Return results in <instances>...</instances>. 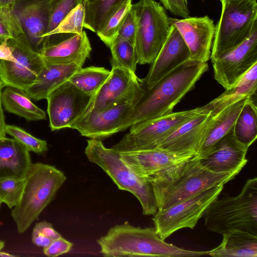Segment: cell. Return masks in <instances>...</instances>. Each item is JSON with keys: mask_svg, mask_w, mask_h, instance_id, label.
I'll use <instances>...</instances> for the list:
<instances>
[{"mask_svg": "<svg viewBox=\"0 0 257 257\" xmlns=\"http://www.w3.org/2000/svg\"><path fill=\"white\" fill-rule=\"evenodd\" d=\"M256 97L250 98L240 112L233 127L236 138L250 146L257 137Z\"/></svg>", "mask_w": 257, "mask_h": 257, "instance_id": "4dcf8cb0", "label": "cell"}, {"mask_svg": "<svg viewBox=\"0 0 257 257\" xmlns=\"http://www.w3.org/2000/svg\"><path fill=\"white\" fill-rule=\"evenodd\" d=\"M165 8L176 16L183 18L189 17L187 0H160Z\"/></svg>", "mask_w": 257, "mask_h": 257, "instance_id": "b9f144b4", "label": "cell"}, {"mask_svg": "<svg viewBox=\"0 0 257 257\" xmlns=\"http://www.w3.org/2000/svg\"><path fill=\"white\" fill-rule=\"evenodd\" d=\"M199 113V108H196L134 124L112 148L120 152L155 148L181 124Z\"/></svg>", "mask_w": 257, "mask_h": 257, "instance_id": "30bf717a", "label": "cell"}, {"mask_svg": "<svg viewBox=\"0 0 257 257\" xmlns=\"http://www.w3.org/2000/svg\"><path fill=\"white\" fill-rule=\"evenodd\" d=\"M8 40L5 39L0 44V60L15 62L16 59L8 44Z\"/></svg>", "mask_w": 257, "mask_h": 257, "instance_id": "7bdbcfd3", "label": "cell"}, {"mask_svg": "<svg viewBox=\"0 0 257 257\" xmlns=\"http://www.w3.org/2000/svg\"><path fill=\"white\" fill-rule=\"evenodd\" d=\"M1 204H1V203H0V208H1Z\"/></svg>", "mask_w": 257, "mask_h": 257, "instance_id": "681fc988", "label": "cell"}, {"mask_svg": "<svg viewBox=\"0 0 257 257\" xmlns=\"http://www.w3.org/2000/svg\"><path fill=\"white\" fill-rule=\"evenodd\" d=\"M61 236L51 223L43 221L37 223L33 228L32 241L35 245L44 248Z\"/></svg>", "mask_w": 257, "mask_h": 257, "instance_id": "74e56055", "label": "cell"}, {"mask_svg": "<svg viewBox=\"0 0 257 257\" xmlns=\"http://www.w3.org/2000/svg\"><path fill=\"white\" fill-rule=\"evenodd\" d=\"M109 48L112 68H121L136 73L138 59L134 44L125 40H115Z\"/></svg>", "mask_w": 257, "mask_h": 257, "instance_id": "d6a6232c", "label": "cell"}, {"mask_svg": "<svg viewBox=\"0 0 257 257\" xmlns=\"http://www.w3.org/2000/svg\"><path fill=\"white\" fill-rule=\"evenodd\" d=\"M31 99L24 91L13 86H5L2 91V103L6 111L29 121L46 119V112Z\"/></svg>", "mask_w": 257, "mask_h": 257, "instance_id": "83f0119b", "label": "cell"}, {"mask_svg": "<svg viewBox=\"0 0 257 257\" xmlns=\"http://www.w3.org/2000/svg\"><path fill=\"white\" fill-rule=\"evenodd\" d=\"M208 70L207 62L188 59L145 91L118 127V132L132 125L169 114Z\"/></svg>", "mask_w": 257, "mask_h": 257, "instance_id": "6da1fadb", "label": "cell"}, {"mask_svg": "<svg viewBox=\"0 0 257 257\" xmlns=\"http://www.w3.org/2000/svg\"><path fill=\"white\" fill-rule=\"evenodd\" d=\"M85 17L82 4L73 9L52 31L44 35V48L82 33Z\"/></svg>", "mask_w": 257, "mask_h": 257, "instance_id": "f546056e", "label": "cell"}, {"mask_svg": "<svg viewBox=\"0 0 257 257\" xmlns=\"http://www.w3.org/2000/svg\"><path fill=\"white\" fill-rule=\"evenodd\" d=\"M66 180L64 173L54 166L32 164L21 199L11 212L19 233H24L38 218Z\"/></svg>", "mask_w": 257, "mask_h": 257, "instance_id": "277c9868", "label": "cell"}, {"mask_svg": "<svg viewBox=\"0 0 257 257\" xmlns=\"http://www.w3.org/2000/svg\"><path fill=\"white\" fill-rule=\"evenodd\" d=\"M81 67L76 63L61 64L45 62L34 83L25 92L35 101L46 99L51 92L68 80Z\"/></svg>", "mask_w": 257, "mask_h": 257, "instance_id": "d4e9b609", "label": "cell"}, {"mask_svg": "<svg viewBox=\"0 0 257 257\" xmlns=\"http://www.w3.org/2000/svg\"><path fill=\"white\" fill-rule=\"evenodd\" d=\"M30 152L14 138H0V180L24 179L31 165Z\"/></svg>", "mask_w": 257, "mask_h": 257, "instance_id": "cb8c5ba5", "label": "cell"}, {"mask_svg": "<svg viewBox=\"0 0 257 257\" xmlns=\"http://www.w3.org/2000/svg\"><path fill=\"white\" fill-rule=\"evenodd\" d=\"M251 97H244L212 116L196 155L199 159H203L209 155L219 141L233 128L242 107Z\"/></svg>", "mask_w": 257, "mask_h": 257, "instance_id": "603a6c76", "label": "cell"}, {"mask_svg": "<svg viewBox=\"0 0 257 257\" xmlns=\"http://www.w3.org/2000/svg\"><path fill=\"white\" fill-rule=\"evenodd\" d=\"M72 243L62 236L53 240L47 246L43 248L44 253L48 256L55 257L69 252Z\"/></svg>", "mask_w": 257, "mask_h": 257, "instance_id": "60d3db41", "label": "cell"}, {"mask_svg": "<svg viewBox=\"0 0 257 257\" xmlns=\"http://www.w3.org/2000/svg\"><path fill=\"white\" fill-rule=\"evenodd\" d=\"M8 43L16 61L0 60V81L4 87L26 91L34 83L45 61L32 49L25 34L8 39Z\"/></svg>", "mask_w": 257, "mask_h": 257, "instance_id": "8fae6325", "label": "cell"}, {"mask_svg": "<svg viewBox=\"0 0 257 257\" xmlns=\"http://www.w3.org/2000/svg\"><path fill=\"white\" fill-rule=\"evenodd\" d=\"M4 87L3 84L0 86V138L5 137L6 135V126L7 124L5 122V115L1 100V94Z\"/></svg>", "mask_w": 257, "mask_h": 257, "instance_id": "ee69618b", "label": "cell"}, {"mask_svg": "<svg viewBox=\"0 0 257 257\" xmlns=\"http://www.w3.org/2000/svg\"><path fill=\"white\" fill-rule=\"evenodd\" d=\"M132 0L126 2L109 19L103 29L97 33L109 48L114 43L118 32L132 6Z\"/></svg>", "mask_w": 257, "mask_h": 257, "instance_id": "836d02e7", "label": "cell"}, {"mask_svg": "<svg viewBox=\"0 0 257 257\" xmlns=\"http://www.w3.org/2000/svg\"><path fill=\"white\" fill-rule=\"evenodd\" d=\"M128 0H82L84 27L98 33L110 18Z\"/></svg>", "mask_w": 257, "mask_h": 257, "instance_id": "f1b7e54d", "label": "cell"}, {"mask_svg": "<svg viewBox=\"0 0 257 257\" xmlns=\"http://www.w3.org/2000/svg\"><path fill=\"white\" fill-rule=\"evenodd\" d=\"M85 154L91 163L100 167L118 188L132 193L140 201L143 214L154 215L158 211L152 184L133 171L121 159L119 152L106 148L101 140L89 139Z\"/></svg>", "mask_w": 257, "mask_h": 257, "instance_id": "8992f818", "label": "cell"}, {"mask_svg": "<svg viewBox=\"0 0 257 257\" xmlns=\"http://www.w3.org/2000/svg\"><path fill=\"white\" fill-rule=\"evenodd\" d=\"M190 59L188 47L176 28L171 24L168 37L144 78L147 89Z\"/></svg>", "mask_w": 257, "mask_h": 257, "instance_id": "ac0fdd59", "label": "cell"}, {"mask_svg": "<svg viewBox=\"0 0 257 257\" xmlns=\"http://www.w3.org/2000/svg\"><path fill=\"white\" fill-rule=\"evenodd\" d=\"M92 48L85 31L43 48L40 53L46 63H76L82 67L90 57Z\"/></svg>", "mask_w": 257, "mask_h": 257, "instance_id": "7402d4cb", "label": "cell"}, {"mask_svg": "<svg viewBox=\"0 0 257 257\" xmlns=\"http://www.w3.org/2000/svg\"><path fill=\"white\" fill-rule=\"evenodd\" d=\"M222 236L221 243L208 251L209 255L216 257L257 256V235L234 229Z\"/></svg>", "mask_w": 257, "mask_h": 257, "instance_id": "4316f807", "label": "cell"}, {"mask_svg": "<svg viewBox=\"0 0 257 257\" xmlns=\"http://www.w3.org/2000/svg\"><path fill=\"white\" fill-rule=\"evenodd\" d=\"M6 132L29 152L41 155L48 150L46 141L34 137L19 126L6 124Z\"/></svg>", "mask_w": 257, "mask_h": 257, "instance_id": "e575fe53", "label": "cell"}, {"mask_svg": "<svg viewBox=\"0 0 257 257\" xmlns=\"http://www.w3.org/2000/svg\"><path fill=\"white\" fill-rule=\"evenodd\" d=\"M119 153L123 162L133 171L146 178L156 175L194 156L175 154L158 147Z\"/></svg>", "mask_w": 257, "mask_h": 257, "instance_id": "ffe728a7", "label": "cell"}, {"mask_svg": "<svg viewBox=\"0 0 257 257\" xmlns=\"http://www.w3.org/2000/svg\"><path fill=\"white\" fill-rule=\"evenodd\" d=\"M51 3V0H23L14 7L32 49L39 54L48 30Z\"/></svg>", "mask_w": 257, "mask_h": 257, "instance_id": "e0dca14e", "label": "cell"}, {"mask_svg": "<svg viewBox=\"0 0 257 257\" xmlns=\"http://www.w3.org/2000/svg\"><path fill=\"white\" fill-rule=\"evenodd\" d=\"M249 147L238 141L233 128L209 155L200 159V163L216 172L240 171L247 162L246 155Z\"/></svg>", "mask_w": 257, "mask_h": 257, "instance_id": "44dd1931", "label": "cell"}, {"mask_svg": "<svg viewBox=\"0 0 257 257\" xmlns=\"http://www.w3.org/2000/svg\"><path fill=\"white\" fill-rule=\"evenodd\" d=\"M93 97L80 91L68 80L56 88L46 98L51 130L69 128L84 113Z\"/></svg>", "mask_w": 257, "mask_h": 257, "instance_id": "4fadbf2b", "label": "cell"}, {"mask_svg": "<svg viewBox=\"0 0 257 257\" xmlns=\"http://www.w3.org/2000/svg\"><path fill=\"white\" fill-rule=\"evenodd\" d=\"M131 9L136 22L135 47L138 64H152L169 33V17L155 0H140L132 4Z\"/></svg>", "mask_w": 257, "mask_h": 257, "instance_id": "ba28073f", "label": "cell"}, {"mask_svg": "<svg viewBox=\"0 0 257 257\" xmlns=\"http://www.w3.org/2000/svg\"><path fill=\"white\" fill-rule=\"evenodd\" d=\"M2 84H3V83H2V82L0 81V86H1V85H2Z\"/></svg>", "mask_w": 257, "mask_h": 257, "instance_id": "c3c4849f", "label": "cell"}, {"mask_svg": "<svg viewBox=\"0 0 257 257\" xmlns=\"http://www.w3.org/2000/svg\"><path fill=\"white\" fill-rule=\"evenodd\" d=\"M4 41L3 39L0 37V44Z\"/></svg>", "mask_w": 257, "mask_h": 257, "instance_id": "7dc6e473", "label": "cell"}, {"mask_svg": "<svg viewBox=\"0 0 257 257\" xmlns=\"http://www.w3.org/2000/svg\"><path fill=\"white\" fill-rule=\"evenodd\" d=\"M82 1V0H51L49 25L46 33L55 29L68 14L81 4Z\"/></svg>", "mask_w": 257, "mask_h": 257, "instance_id": "8d00e7d4", "label": "cell"}, {"mask_svg": "<svg viewBox=\"0 0 257 257\" xmlns=\"http://www.w3.org/2000/svg\"><path fill=\"white\" fill-rule=\"evenodd\" d=\"M213 116L198 113L181 124L157 147L181 155L196 156Z\"/></svg>", "mask_w": 257, "mask_h": 257, "instance_id": "d6986e66", "label": "cell"}, {"mask_svg": "<svg viewBox=\"0 0 257 257\" xmlns=\"http://www.w3.org/2000/svg\"><path fill=\"white\" fill-rule=\"evenodd\" d=\"M240 171L216 172L203 166L194 156L147 179L152 185L158 210L167 208L211 187L224 185Z\"/></svg>", "mask_w": 257, "mask_h": 257, "instance_id": "7a4b0ae2", "label": "cell"}, {"mask_svg": "<svg viewBox=\"0 0 257 257\" xmlns=\"http://www.w3.org/2000/svg\"><path fill=\"white\" fill-rule=\"evenodd\" d=\"M145 88L144 79L139 78L136 73L121 68H112L110 76L93 96L85 112L102 110L121 104L134 106Z\"/></svg>", "mask_w": 257, "mask_h": 257, "instance_id": "7c38bea8", "label": "cell"}, {"mask_svg": "<svg viewBox=\"0 0 257 257\" xmlns=\"http://www.w3.org/2000/svg\"><path fill=\"white\" fill-rule=\"evenodd\" d=\"M221 14L215 26L211 61L236 47L257 29L256 0H220Z\"/></svg>", "mask_w": 257, "mask_h": 257, "instance_id": "52a82bcc", "label": "cell"}, {"mask_svg": "<svg viewBox=\"0 0 257 257\" xmlns=\"http://www.w3.org/2000/svg\"><path fill=\"white\" fill-rule=\"evenodd\" d=\"M15 4L0 6V22L8 28L13 38L25 34L21 22L14 11Z\"/></svg>", "mask_w": 257, "mask_h": 257, "instance_id": "f35d334b", "label": "cell"}, {"mask_svg": "<svg viewBox=\"0 0 257 257\" xmlns=\"http://www.w3.org/2000/svg\"><path fill=\"white\" fill-rule=\"evenodd\" d=\"M23 0H0V6L16 4Z\"/></svg>", "mask_w": 257, "mask_h": 257, "instance_id": "bcb514c9", "label": "cell"}, {"mask_svg": "<svg viewBox=\"0 0 257 257\" xmlns=\"http://www.w3.org/2000/svg\"><path fill=\"white\" fill-rule=\"evenodd\" d=\"M257 63L235 84L217 98L198 107L200 113L214 116L229 105L246 96H256Z\"/></svg>", "mask_w": 257, "mask_h": 257, "instance_id": "484cf974", "label": "cell"}, {"mask_svg": "<svg viewBox=\"0 0 257 257\" xmlns=\"http://www.w3.org/2000/svg\"><path fill=\"white\" fill-rule=\"evenodd\" d=\"M223 187V184L211 187L167 208L158 210L152 220L160 238L165 240L178 230L193 229L210 204L218 198Z\"/></svg>", "mask_w": 257, "mask_h": 257, "instance_id": "9c48e42d", "label": "cell"}, {"mask_svg": "<svg viewBox=\"0 0 257 257\" xmlns=\"http://www.w3.org/2000/svg\"><path fill=\"white\" fill-rule=\"evenodd\" d=\"M188 47L190 59L207 62L210 58L215 26L207 16L178 19L169 18Z\"/></svg>", "mask_w": 257, "mask_h": 257, "instance_id": "9a60e30c", "label": "cell"}, {"mask_svg": "<svg viewBox=\"0 0 257 257\" xmlns=\"http://www.w3.org/2000/svg\"><path fill=\"white\" fill-rule=\"evenodd\" d=\"M5 246V242L3 241H0V256H8V257H13L15 256V255L11 254L8 253L7 252L2 251V249Z\"/></svg>", "mask_w": 257, "mask_h": 257, "instance_id": "f6af8a7d", "label": "cell"}, {"mask_svg": "<svg viewBox=\"0 0 257 257\" xmlns=\"http://www.w3.org/2000/svg\"><path fill=\"white\" fill-rule=\"evenodd\" d=\"M203 217L211 231L223 235L238 229L257 235V178L248 179L238 195L216 199Z\"/></svg>", "mask_w": 257, "mask_h": 257, "instance_id": "5b68a950", "label": "cell"}, {"mask_svg": "<svg viewBox=\"0 0 257 257\" xmlns=\"http://www.w3.org/2000/svg\"><path fill=\"white\" fill-rule=\"evenodd\" d=\"M25 178H6L0 180V203H5L13 208L19 203L22 197Z\"/></svg>", "mask_w": 257, "mask_h": 257, "instance_id": "d590c367", "label": "cell"}, {"mask_svg": "<svg viewBox=\"0 0 257 257\" xmlns=\"http://www.w3.org/2000/svg\"><path fill=\"white\" fill-rule=\"evenodd\" d=\"M111 70L104 67H81L70 77L68 81L82 92L94 96L108 79Z\"/></svg>", "mask_w": 257, "mask_h": 257, "instance_id": "1f68e13d", "label": "cell"}, {"mask_svg": "<svg viewBox=\"0 0 257 257\" xmlns=\"http://www.w3.org/2000/svg\"><path fill=\"white\" fill-rule=\"evenodd\" d=\"M136 29L135 17L131 8L118 32L115 40H125L135 45Z\"/></svg>", "mask_w": 257, "mask_h": 257, "instance_id": "ab89813d", "label": "cell"}, {"mask_svg": "<svg viewBox=\"0 0 257 257\" xmlns=\"http://www.w3.org/2000/svg\"><path fill=\"white\" fill-rule=\"evenodd\" d=\"M104 256H200L208 251H194L166 242L153 227H135L128 223L116 225L97 240Z\"/></svg>", "mask_w": 257, "mask_h": 257, "instance_id": "3957f363", "label": "cell"}, {"mask_svg": "<svg viewBox=\"0 0 257 257\" xmlns=\"http://www.w3.org/2000/svg\"><path fill=\"white\" fill-rule=\"evenodd\" d=\"M121 104L102 110L86 111L69 128L77 130L80 135L91 139L101 140L117 133L119 124L133 107Z\"/></svg>", "mask_w": 257, "mask_h": 257, "instance_id": "2e32d148", "label": "cell"}, {"mask_svg": "<svg viewBox=\"0 0 257 257\" xmlns=\"http://www.w3.org/2000/svg\"><path fill=\"white\" fill-rule=\"evenodd\" d=\"M211 62L216 81L225 89L233 86L257 63V29L236 47Z\"/></svg>", "mask_w": 257, "mask_h": 257, "instance_id": "5bb4252c", "label": "cell"}]
</instances>
